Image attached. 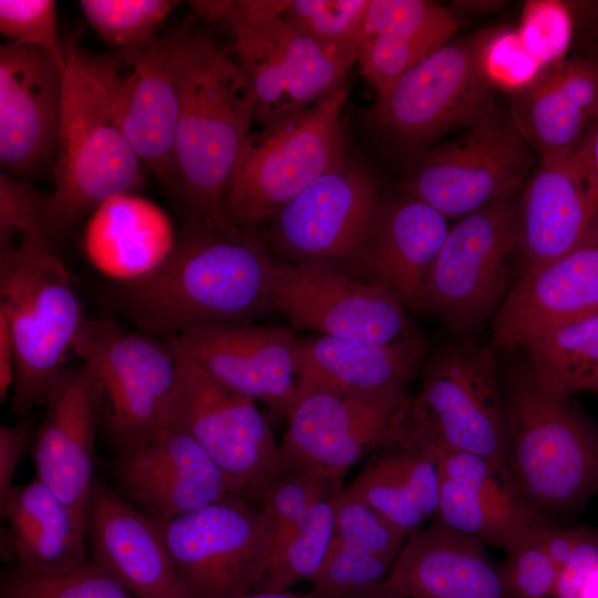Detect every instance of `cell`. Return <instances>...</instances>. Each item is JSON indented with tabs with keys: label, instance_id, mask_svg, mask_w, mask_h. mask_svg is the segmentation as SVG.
Here are the masks:
<instances>
[{
	"label": "cell",
	"instance_id": "3957f363",
	"mask_svg": "<svg viewBox=\"0 0 598 598\" xmlns=\"http://www.w3.org/2000/svg\"><path fill=\"white\" fill-rule=\"evenodd\" d=\"M503 386L504 468L517 494L544 516L581 507L598 493V427L570 395L540 386L524 362Z\"/></svg>",
	"mask_w": 598,
	"mask_h": 598
},
{
	"label": "cell",
	"instance_id": "2e32d148",
	"mask_svg": "<svg viewBox=\"0 0 598 598\" xmlns=\"http://www.w3.org/2000/svg\"><path fill=\"white\" fill-rule=\"evenodd\" d=\"M269 295L272 310L319 336L390 344L419 333L396 297L336 267L272 259Z\"/></svg>",
	"mask_w": 598,
	"mask_h": 598
},
{
	"label": "cell",
	"instance_id": "d6a6232c",
	"mask_svg": "<svg viewBox=\"0 0 598 598\" xmlns=\"http://www.w3.org/2000/svg\"><path fill=\"white\" fill-rule=\"evenodd\" d=\"M518 349L545 390L573 395L598 385V312L543 330Z\"/></svg>",
	"mask_w": 598,
	"mask_h": 598
},
{
	"label": "cell",
	"instance_id": "c3c4849f",
	"mask_svg": "<svg viewBox=\"0 0 598 598\" xmlns=\"http://www.w3.org/2000/svg\"><path fill=\"white\" fill-rule=\"evenodd\" d=\"M525 48L545 68L561 59L571 37V19L557 1L528 3L517 30Z\"/></svg>",
	"mask_w": 598,
	"mask_h": 598
},
{
	"label": "cell",
	"instance_id": "b9f144b4",
	"mask_svg": "<svg viewBox=\"0 0 598 598\" xmlns=\"http://www.w3.org/2000/svg\"><path fill=\"white\" fill-rule=\"evenodd\" d=\"M373 454L403 484L425 519H435L441 473L432 455L406 430L403 419Z\"/></svg>",
	"mask_w": 598,
	"mask_h": 598
},
{
	"label": "cell",
	"instance_id": "ffe728a7",
	"mask_svg": "<svg viewBox=\"0 0 598 598\" xmlns=\"http://www.w3.org/2000/svg\"><path fill=\"white\" fill-rule=\"evenodd\" d=\"M230 389L262 402L277 419H286L297 400L299 338L276 326L202 327L172 340Z\"/></svg>",
	"mask_w": 598,
	"mask_h": 598
},
{
	"label": "cell",
	"instance_id": "4316f807",
	"mask_svg": "<svg viewBox=\"0 0 598 598\" xmlns=\"http://www.w3.org/2000/svg\"><path fill=\"white\" fill-rule=\"evenodd\" d=\"M380 586L408 598H512L487 545L439 519L406 539Z\"/></svg>",
	"mask_w": 598,
	"mask_h": 598
},
{
	"label": "cell",
	"instance_id": "52a82bcc",
	"mask_svg": "<svg viewBox=\"0 0 598 598\" xmlns=\"http://www.w3.org/2000/svg\"><path fill=\"white\" fill-rule=\"evenodd\" d=\"M348 85L311 107L250 133L224 198L234 226L256 231L346 157L341 112Z\"/></svg>",
	"mask_w": 598,
	"mask_h": 598
},
{
	"label": "cell",
	"instance_id": "7c38bea8",
	"mask_svg": "<svg viewBox=\"0 0 598 598\" xmlns=\"http://www.w3.org/2000/svg\"><path fill=\"white\" fill-rule=\"evenodd\" d=\"M179 27L135 50L87 52L90 66L137 157L174 197V144L181 109Z\"/></svg>",
	"mask_w": 598,
	"mask_h": 598
},
{
	"label": "cell",
	"instance_id": "8d00e7d4",
	"mask_svg": "<svg viewBox=\"0 0 598 598\" xmlns=\"http://www.w3.org/2000/svg\"><path fill=\"white\" fill-rule=\"evenodd\" d=\"M1 598H134L97 561L60 571H34L17 566L1 581Z\"/></svg>",
	"mask_w": 598,
	"mask_h": 598
},
{
	"label": "cell",
	"instance_id": "f5cc1de1",
	"mask_svg": "<svg viewBox=\"0 0 598 598\" xmlns=\"http://www.w3.org/2000/svg\"><path fill=\"white\" fill-rule=\"evenodd\" d=\"M16 354L8 321L0 312V399L7 398L14 385Z\"/></svg>",
	"mask_w": 598,
	"mask_h": 598
},
{
	"label": "cell",
	"instance_id": "30bf717a",
	"mask_svg": "<svg viewBox=\"0 0 598 598\" xmlns=\"http://www.w3.org/2000/svg\"><path fill=\"white\" fill-rule=\"evenodd\" d=\"M176 350V349H175ZM166 423L190 435L235 486L259 506L281 473L280 448L256 401L179 353Z\"/></svg>",
	"mask_w": 598,
	"mask_h": 598
},
{
	"label": "cell",
	"instance_id": "681fc988",
	"mask_svg": "<svg viewBox=\"0 0 598 598\" xmlns=\"http://www.w3.org/2000/svg\"><path fill=\"white\" fill-rule=\"evenodd\" d=\"M535 529L506 550L502 570L512 598L555 596L557 568L537 542Z\"/></svg>",
	"mask_w": 598,
	"mask_h": 598
},
{
	"label": "cell",
	"instance_id": "d6986e66",
	"mask_svg": "<svg viewBox=\"0 0 598 598\" xmlns=\"http://www.w3.org/2000/svg\"><path fill=\"white\" fill-rule=\"evenodd\" d=\"M33 440L37 476L75 514L89 520L96 465L95 436L105 402L101 381L83 363L63 368L44 395Z\"/></svg>",
	"mask_w": 598,
	"mask_h": 598
},
{
	"label": "cell",
	"instance_id": "9f6ffc18",
	"mask_svg": "<svg viewBox=\"0 0 598 598\" xmlns=\"http://www.w3.org/2000/svg\"><path fill=\"white\" fill-rule=\"evenodd\" d=\"M237 598H311L308 594L286 591L254 590Z\"/></svg>",
	"mask_w": 598,
	"mask_h": 598
},
{
	"label": "cell",
	"instance_id": "1f68e13d",
	"mask_svg": "<svg viewBox=\"0 0 598 598\" xmlns=\"http://www.w3.org/2000/svg\"><path fill=\"white\" fill-rule=\"evenodd\" d=\"M18 566L60 571L86 561L89 520L75 514L38 477L13 486L0 504Z\"/></svg>",
	"mask_w": 598,
	"mask_h": 598
},
{
	"label": "cell",
	"instance_id": "d590c367",
	"mask_svg": "<svg viewBox=\"0 0 598 598\" xmlns=\"http://www.w3.org/2000/svg\"><path fill=\"white\" fill-rule=\"evenodd\" d=\"M403 424L435 460L441 475L453 484L508 513L546 518L519 497L504 467L475 453L448 450L433 444L413 429L405 416Z\"/></svg>",
	"mask_w": 598,
	"mask_h": 598
},
{
	"label": "cell",
	"instance_id": "277c9868",
	"mask_svg": "<svg viewBox=\"0 0 598 598\" xmlns=\"http://www.w3.org/2000/svg\"><path fill=\"white\" fill-rule=\"evenodd\" d=\"M64 49L54 190L47 196L44 210L48 240L105 200L134 193L143 182V164L116 121L87 51L70 38Z\"/></svg>",
	"mask_w": 598,
	"mask_h": 598
},
{
	"label": "cell",
	"instance_id": "11a10c76",
	"mask_svg": "<svg viewBox=\"0 0 598 598\" xmlns=\"http://www.w3.org/2000/svg\"><path fill=\"white\" fill-rule=\"evenodd\" d=\"M577 598H598V561L584 575Z\"/></svg>",
	"mask_w": 598,
	"mask_h": 598
},
{
	"label": "cell",
	"instance_id": "6da1fadb",
	"mask_svg": "<svg viewBox=\"0 0 598 598\" xmlns=\"http://www.w3.org/2000/svg\"><path fill=\"white\" fill-rule=\"evenodd\" d=\"M271 262L256 231L185 223L158 269L117 283L107 299L144 332L164 340L202 327L252 323L272 310Z\"/></svg>",
	"mask_w": 598,
	"mask_h": 598
},
{
	"label": "cell",
	"instance_id": "f546056e",
	"mask_svg": "<svg viewBox=\"0 0 598 598\" xmlns=\"http://www.w3.org/2000/svg\"><path fill=\"white\" fill-rule=\"evenodd\" d=\"M168 215L134 193L97 206L86 221L83 247L92 265L117 283L141 280L158 269L175 248Z\"/></svg>",
	"mask_w": 598,
	"mask_h": 598
},
{
	"label": "cell",
	"instance_id": "44dd1931",
	"mask_svg": "<svg viewBox=\"0 0 598 598\" xmlns=\"http://www.w3.org/2000/svg\"><path fill=\"white\" fill-rule=\"evenodd\" d=\"M516 207L519 275L580 244L598 226V187L581 142L539 157Z\"/></svg>",
	"mask_w": 598,
	"mask_h": 598
},
{
	"label": "cell",
	"instance_id": "db71d44e",
	"mask_svg": "<svg viewBox=\"0 0 598 598\" xmlns=\"http://www.w3.org/2000/svg\"><path fill=\"white\" fill-rule=\"evenodd\" d=\"M581 144L598 187V116L587 130Z\"/></svg>",
	"mask_w": 598,
	"mask_h": 598
},
{
	"label": "cell",
	"instance_id": "d4e9b609",
	"mask_svg": "<svg viewBox=\"0 0 598 598\" xmlns=\"http://www.w3.org/2000/svg\"><path fill=\"white\" fill-rule=\"evenodd\" d=\"M598 312V226L575 248L519 275L493 317V342L518 349L534 334Z\"/></svg>",
	"mask_w": 598,
	"mask_h": 598
},
{
	"label": "cell",
	"instance_id": "7bdbcfd3",
	"mask_svg": "<svg viewBox=\"0 0 598 598\" xmlns=\"http://www.w3.org/2000/svg\"><path fill=\"white\" fill-rule=\"evenodd\" d=\"M344 489L370 505L408 538L426 522L403 484L373 453Z\"/></svg>",
	"mask_w": 598,
	"mask_h": 598
},
{
	"label": "cell",
	"instance_id": "f1b7e54d",
	"mask_svg": "<svg viewBox=\"0 0 598 598\" xmlns=\"http://www.w3.org/2000/svg\"><path fill=\"white\" fill-rule=\"evenodd\" d=\"M298 352L297 399L315 392L406 388L420 374L429 342L420 332L390 344L315 336L299 339Z\"/></svg>",
	"mask_w": 598,
	"mask_h": 598
},
{
	"label": "cell",
	"instance_id": "74e56055",
	"mask_svg": "<svg viewBox=\"0 0 598 598\" xmlns=\"http://www.w3.org/2000/svg\"><path fill=\"white\" fill-rule=\"evenodd\" d=\"M89 24L116 50L140 49L157 38V31L178 4L171 0H82Z\"/></svg>",
	"mask_w": 598,
	"mask_h": 598
},
{
	"label": "cell",
	"instance_id": "f907efd6",
	"mask_svg": "<svg viewBox=\"0 0 598 598\" xmlns=\"http://www.w3.org/2000/svg\"><path fill=\"white\" fill-rule=\"evenodd\" d=\"M35 433L27 422L0 425V504L13 487L12 481Z\"/></svg>",
	"mask_w": 598,
	"mask_h": 598
},
{
	"label": "cell",
	"instance_id": "f6af8a7d",
	"mask_svg": "<svg viewBox=\"0 0 598 598\" xmlns=\"http://www.w3.org/2000/svg\"><path fill=\"white\" fill-rule=\"evenodd\" d=\"M0 31L9 42L41 49L65 66V49L52 0H1Z\"/></svg>",
	"mask_w": 598,
	"mask_h": 598
},
{
	"label": "cell",
	"instance_id": "9c48e42d",
	"mask_svg": "<svg viewBox=\"0 0 598 598\" xmlns=\"http://www.w3.org/2000/svg\"><path fill=\"white\" fill-rule=\"evenodd\" d=\"M517 199L496 202L450 225L417 310L439 317L460 338H472L513 286Z\"/></svg>",
	"mask_w": 598,
	"mask_h": 598
},
{
	"label": "cell",
	"instance_id": "4dcf8cb0",
	"mask_svg": "<svg viewBox=\"0 0 598 598\" xmlns=\"http://www.w3.org/2000/svg\"><path fill=\"white\" fill-rule=\"evenodd\" d=\"M458 23L426 0H369L357 63L378 94L442 48Z\"/></svg>",
	"mask_w": 598,
	"mask_h": 598
},
{
	"label": "cell",
	"instance_id": "7402d4cb",
	"mask_svg": "<svg viewBox=\"0 0 598 598\" xmlns=\"http://www.w3.org/2000/svg\"><path fill=\"white\" fill-rule=\"evenodd\" d=\"M115 475L122 491L155 522L241 496L202 446L171 424L118 453Z\"/></svg>",
	"mask_w": 598,
	"mask_h": 598
},
{
	"label": "cell",
	"instance_id": "680465c9",
	"mask_svg": "<svg viewBox=\"0 0 598 598\" xmlns=\"http://www.w3.org/2000/svg\"><path fill=\"white\" fill-rule=\"evenodd\" d=\"M594 391L596 392V394H597V396H598V385H597V388H596Z\"/></svg>",
	"mask_w": 598,
	"mask_h": 598
},
{
	"label": "cell",
	"instance_id": "6f0895ef",
	"mask_svg": "<svg viewBox=\"0 0 598 598\" xmlns=\"http://www.w3.org/2000/svg\"><path fill=\"white\" fill-rule=\"evenodd\" d=\"M361 598H408V597H405L404 595L395 590L385 588L383 586H379L378 588H375L374 590L370 591L369 594L364 595Z\"/></svg>",
	"mask_w": 598,
	"mask_h": 598
},
{
	"label": "cell",
	"instance_id": "836d02e7",
	"mask_svg": "<svg viewBox=\"0 0 598 598\" xmlns=\"http://www.w3.org/2000/svg\"><path fill=\"white\" fill-rule=\"evenodd\" d=\"M341 491L316 503L276 544L271 564L257 590L286 591L301 581H311L323 565L336 535Z\"/></svg>",
	"mask_w": 598,
	"mask_h": 598
},
{
	"label": "cell",
	"instance_id": "ba28073f",
	"mask_svg": "<svg viewBox=\"0 0 598 598\" xmlns=\"http://www.w3.org/2000/svg\"><path fill=\"white\" fill-rule=\"evenodd\" d=\"M420 378L408 423L435 445L504 467L507 406L493 349L473 338L444 342L429 351Z\"/></svg>",
	"mask_w": 598,
	"mask_h": 598
},
{
	"label": "cell",
	"instance_id": "cb8c5ba5",
	"mask_svg": "<svg viewBox=\"0 0 598 598\" xmlns=\"http://www.w3.org/2000/svg\"><path fill=\"white\" fill-rule=\"evenodd\" d=\"M441 213L406 194L383 200L354 256L339 269L417 309L430 270L450 228Z\"/></svg>",
	"mask_w": 598,
	"mask_h": 598
},
{
	"label": "cell",
	"instance_id": "5b68a950",
	"mask_svg": "<svg viewBox=\"0 0 598 598\" xmlns=\"http://www.w3.org/2000/svg\"><path fill=\"white\" fill-rule=\"evenodd\" d=\"M71 280L48 241L23 239L0 250V312L14 347L18 416L44 400L73 350L84 319Z\"/></svg>",
	"mask_w": 598,
	"mask_h": 598
},
{
	"label": "cell",
	"instance_id": "816d5d0a",
	"mask_svg": "<svg viewBox=\"0 0 598 598\" xmlns=\"http://www.w3.org/2000/svg\"><path fill=\"white\" fill-rule=\"evenodd\" d=\"M589 528H557L550 524L537 527L534 535L543 549L555 564L557 571L574 548L584 539Z\"/></svg>",
	"mask_w": 598,
	"mask_h": 598
},
{
	"label": "cell",
	"instance_id": "ac0fdd59",
	"mask_svg": "<svg viewBox=\"0 0 598 598\" xmlns=\"http://www.w3.org/2000/svg\"><path fill=\"white\" fill-rule=\"evenodd\" d=\"M410 400L406 388L298 398L285 419L281 472L311 468L344 476L392 434Z\"/></svg>",
	"mask_w": 598,
	"mask_h": 598
},
{
	"label": "cell",
	"instance_id": "60d3db41",
	"mask_svg": "<svg viewBox=\"0 0 598 598\" xmlns=\"http://www.w3.org/2000/svg\"><path fill=\"white\" fill-rule=\"evenodd\" d=\"M394 559L333 538L329 554L311 579V598H361L386 579Z\"/></svg>",
	"mask_w": 598,
	"mask_h": 598
},
{
	"label": "cell",
	"instance_id": "9a60e30c",
	"mask_svg": "<svg viewBox=\"0 0 598 598\" xmlns=\"http://www.w3.org/2000/svg\"><path fill=\"white\" fill-rule=\"evenodd\" d=\"M480 43L448 41L378 94V126L403 145L419 146L492 115L493 85L481 66Z\"/></svg>",
	"mask_w": 598,
	"mask_h": 598
},
{
	"label": "cell",
	"instance_id": "ee69618b",
	"mask_svg": "<svg viewBox=\"0 0 598 598\" xmlns=\"http://www.w3.org/2000/svg\"><path fill=\"white\" fill-rule=\"evenodd\" d=\"M336 538L374 555L394 559L408 536L362 499L346 492L338 499Z\"/></svg>",
	"mask_w": 598,
	"mask_h": 598
},
{
	"label": "cell",
	"instance_id": "e0dca14e",
	"mask_svg": "<svg viewBox=\"0 0 598 598\" xmlns=\"http://www.w3.org/2000/svg\"><path fill=\"white\" fill-rule=\"evenodd\" d=\"M382 202L374 176L347 156L268 221L271 247L287 262L340 268L365 240Z\"/></svg>",
	"mask_w": 598,
	"mask_h": 598
},
{
	"label": "cell",
	"instance_id": "7dc6e473",
	"mask_svg": "<svg viewBox=\"0 0 598 598\" xmlns=\"http://www.w3.org/2000/svg\"><path fill=\"white\" fill-rule=\"evenodd\" d=\"M482 70L493 86L515 92L530 83L544 66L525 48L517 30H503L481 39Z\"/></svg>",
	"mask_w": 598,
	"mask_h": 598
},
{
	"label": "cell",
	"instance_id": "e575fe53",
	"mask_svg": "<svg viewBox=\"0 0 598 598\" xmlns=\"http://www.w3.org/2000/svg\"><path fill=\"white\" fill-rule=\"evenodd\" d=\"M435 519L505 551L536 527L549 524L544 517H527L503 511L442 475Z\"/></svg>",
	"mask_w": 598,
	"mask_h": 598
},
{
	"label": "cell",
	"instance_id": "bcb514c9",
	"mask_svg": "<svg viewBox=\"0 0 598 598\" xmlns=\"http://www.w3.org/2000/svg\"><path fill=\"white\" fill-rule=\"evenodd\" d=\"M47 197L31 185L0 174V250L23 239L48 241L44 231Z\"/></svg>",
	"mask_w": 598,
	"mask_h": 598
},
{
	"label": "cell",
	"instance_id": "5bb4252c",
	"mask_svg": "<svg viewBox=\"0 0 598 598\" xmlns=\"http://www.w3.org/2000/svg\"><path fill=\"white\" fill-rule=\"evenodd\" d=\"M188 598H237L257 590L275 540L259 506L231 496L156 522Z\"/></svg>",
	"mask_w": 598,
	"mask_h": 598
},
{
	"label": "cell",
	"instance_id": "8992f818",
	"mask_svg": "<svg viewBox=\"0 0 598 598\" xmlns=\"http://www.w3.org/2000/svg\"><path fill=\"white\" fill-rule=\"evenodd\" d=\"M286 0L224 1L220 19L233 31L262 126L283 121L347 85L358 56L328 47L279 14Z\"/></svg>",
	"mask_w": 598,
	"mask_h": 598
},
{
	"label": "cell",
	"instance_id": "83f0119b",
	"mask_svg": "<svg viewBox=\"0 0 598 598\" xmlns=\"http://www.w3.org/2000/svg\"><path fill=\"white\" fill-rule=\"evenodd\" d=\"M511 94L509 115L538 157L569 151L598 116V61L561 59Z\"/></svg>",
	"mask_w": 598,
	"mask_h": 598
},
{
	"label": "cell",
	"instance_id": "f35d334b",
	"mask_svg": "<svg viewBox=\"0 0 598 598\" xmlns=\"http://www.w3.org/2000/svg\"><path fill=\"white\" fill-rule=\"evenodd\" d=\"M343 476L311 468L281 472L259 503L262 520L275 546L324 497L343 488Z\"/></svg>",
	"mask_w": 598,
	"mask_h": 598
},
{
	"label": "cell",
	"instance_id": "4fadbf2b",
	"mask_svg": "<svg viewBox=\"0 0 598 598\" xmlns=\"http://www.w3.org/2000/svg\"><path fill=\"white\" fill-rule=\"evenodd\" d=\"M534 153L509 113L495 111L460 137L423 153L402 192L457 220L514 196L529 176Z\"/></svg>",
	"mask_w": 598,
	"mask_h": 598
},
{
	"label": "cell",
	"instance_id": "603a6c76",
	"mask_svg": "<svg viewBox=\"0 0 598 598\" xmlns=\"http://www.w3.org/2000/svg\"><path fill=\"white\" fill-rule=\"evenodd\" d=\"M64 68L48 52L14 42L0 48V163L25 174L55 158Z\"/></svg>",
	"mask_w": 598,
	"mask_h": 598
},
{
	"label": "cell",
	"instance_id": "484cf974",
	"mask_svg": "<svg viewBox=\"0 0 598 598\" xmlns=\"http://www.w3.org/2000/svg\"><path fill=\"white\" fill-rule=\"evenodd\" d=\"M87 540L101 564L134 598H188L155 520L95 480Z\"/></svg>",
	"mask_w": 598,
	"mask_h": 598
},
{
	"label": "cell",
	"instance_id": "ab89813d",
	"mask_svg": "<svg viewBox=\"0 0 598 598\" xmlns=\"http://www.w3.org/2000/svg\"><path fill=\"white\" fill-rule=\"evenodd\" d=\"M369 0H286L279 14L315 40L358 56Z\"/></svg>",
	"mask_w": 598,
	"mask_h": 598
},
{
	"label": "cell",
	"instance_id": "7a4b0ae2",
	"mask_svg": "<svg viewBox=\"0 0 598 598\" xmlns=\"http://www.w3.org/2000/svg\"><path fill=\"white\" fill-rule=\"evenodd\" d=\"M254 120L255 97L236 60L187 23L173 197L186 223L230 224L224 215L225 193Z\"/></svg>",
	"mask_w": 598,
	"mask_h": 598
},
{
	"label": "cell",
	"instance_id": "8fae6325",
	"mask_svg": "<svg viewBox=\"0 0 598 598\" xmlns=\"http://www.w3.org/2000/svg\"><path fill=\"white\" fill-rule=\"evenodd\" d=\"M73 350L101 381L107 404L105 434L117 453L166 423L178 369V354L168 340L95 318L83 321Z\"/></svg>",
	"mask_w": 598,
	"mask_h": 598
}]
</instances>
